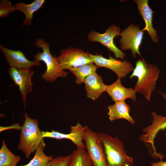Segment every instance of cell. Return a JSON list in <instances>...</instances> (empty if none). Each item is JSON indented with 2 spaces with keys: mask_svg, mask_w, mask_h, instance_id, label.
<instances>
[{
  "mask_svg": "<svg viewBox=\"0 0 166 166\" xmlns=\"http://www.w3.org/2000/svg\"><path fill=\"white\" fill-rule=\"evenodd\" d=\"M0 49L10 67L18 69H31L32 67L41 65L40 62L35 60L32 61L28 60L21 50L9 49L1 44L0 45Z\"/></svg>",
  "mask_w": 166,
  "mask_h": 166,
  "instance_id": "4fadbf2b",
  "label": "cell"
},
{
  "mask_svg": "<svg viewBox=\"0 0 166 166\" xmlns=\"http://www.w3.org/2000/svg\"><path fill=\"white\" fill-rule=\"evenodd\" d=\"M151 166H166V161L160 160L156 162L151 163Z\"/></svg>",
  "mask_w": 166,
  "mask_h": 166,
  "instance_id": "d4e9b609",
  "label": "cell"
},
{
  "mask_svg": "<svg viewBox=\"0 0 166 166\" xmlns=\"http://www.w3.org/2000/svg\"><path fill=\"white\" fill-rule=\"evenodd\" d=\"M109 111L107 114L111 121L120 119H124L133 124L135 123L134 119L130 114V106L125 101L115 102L113 105L108 107Z\"/></svg>",
  "mask_w": 166,
  "mask_h": 166,
  "instance_id": "e0dca14e",
  "label": "cell"
},
{
  "mask_svg": "<svg viewBox=\"0 0 166 166\" xmlns=\"http://www.w3.org/2000/svg\"><path fill=\"white\" fill-rule=\"evenodd\" d=\"M121 31L119 26L113 24L109 26L104 33L91 30L88 33L87 38L90 42H98L107 47L109 50L114 53L117 59L124 60L126 54L116 46L113 40L115 37L120 35Z\"/></svg>",
  "mask_w": 166,
  "mask_h": 166,
  "instance_id": "ba28073f",
  "label": "cell"
},
{
  "mask_svg": "<svg viewBox=\"0 0 166 166\" xmlns=\"http://www.w3.org/2000/svg\"><path fill=\"white\" fill-rule=\"evenodd\" d=\"M71 153L66 156H60L53 158L45 166H68Z\"/></svg>",
  "mask_w": 166,
  "mask_h": 166,
  "instance_id": "cb8c5ba5",
  "label": "cell"
},
{
  "mask_svg": "<svg viewBox=\"0 0 166 166\" xmlns=\"http://www.w3.org/2000/svg\"><path fill=\"white\" fill-rule=\"evenodd\" d=\"M134 2L136 4L139 12L145 23V27L142 31H147L152 41L155 43H158L159 37L152 25L153 14L154 12L149 6L148 0H135Z\"/></svg>",
  "mask_w": 166,
  "mask_h": 166,
  "instance_id": "5bb4252c",
  "label": "cell"
},
{
  "mask_svg": "<svg viewBox=\"0 0 166 166\" xmlns=\"http://www.w3.org/2000/svg\"><path fill=\"white\" fill-rule=\"evenodd\" d=\"M93 63L100 67L108 68L113 71L118 78H124L129 73L132 72L134 67L128 61L116 59L109 55V58L104 57L101 54L89 53Z\"/></svg>",
  "mask_w": 166,
  "mask_h": 166,
  "instance_id": "30bf717a",
  "label": "cell"
},
{
  "mask_svg": "<svg viewBox=\"0 0 166 166\" xmlns=\"http://www.w3.org/2000/svg\"><path fill=\"white\" fill-rule=\"evenodd\" d=\"M21 157L13 154L6 146L4 140L0 149V166H16Z\"/></svg>",
  "mask_w": 166,
  "mask_h": 166,
  "instance_id": "ffe728a7",
  "label": "cell"
},
{
  "mask_svg": "<svg viewBox=\"0 0 166 166\" xmlns=\"http://www.w3.org/2000/svg\"><path fill=\"white\" fill-rule=\"evenodd\" d=\"M45 2L44 0H35L29 4L20 2L14 5L16 10H19L23 13L25 15L22 26L31 25L34 13L41 8Z\"/></svg>",
  "mask_w": 166,
  "mask_h": 166,
  "instance_id": "ac0fdd59",
  "label": "cell"
},
{
  "mask_svg": "<svg viewBox=\"0 0 166 166\" xmlns=\"http://www.w3.org/2000/svg\"><path fill=\"white\" fill-rule=\"evenodd\" d=\"M104 146L108 166H132L133 157L127 155L123 143L118 137H113L104 132L97 133Z\"/></svg>",
  "mask_w": 166,
  "mask_h": 166,
  "instance_id": "3957f363",
  "label": "cell"
},
{
  "mask_svg": "<svg viewBox=\"0 0 166 166\" xmlns=\"http://www.w3.org/2000/svg\"><path fill=\"white\" fill-rule=\"evenodd\" d=\"M160 94L162 95V96L164 98V99H165V100H166V94L164 93H161V92H160Z\"/></svg>",
  "mask_w": 166,
  "mask_h": 166,
  "instance_id": "484cf974",
  "label": "cell"
},
{
  "mask_svg": "<svg viewBox=\"0 0 166 166\" xmlns=\"http://www.w3.org/2000/svg\"><path fill=\"white\" fill-rule=\"evenodd\" d=\"M83 140L93 166H108L104 146L98 139L97 133L87 127Z\"/></svg>",
  "mask_w": 166,
  "mask_h": 166,
  "instance_id": "52a82bcc",
  "label": "cell"
},
{
  "mask_svg": "<svg viewBox=\"0 0 166 166\" xmlns=\"http://www.w3.org/2000/svg\"><path fill=\"white\" fill-rule=\"evenodd\" d=\"M45 144L43 140L36 150L33 158L27 164L19 166H45L53 159V156H48L44 152Z\"/></svg>",
  "mask_w": 166,
  "mask_h": 166,
  "instance_id": "7402d4cb",
  "label": "cell"
},
{
  "mask_svg": "<svg viewBox=\"0 0 166 166\" xmlns=\"http://www.w3.org/2000/svg\"><path fill=\"white\" fill-rule=\"evenodd\" d=\"M115 102L125 101L130 98L135 101L136 92L134 88H126L123 86L121 79L118 78L111 85H107L106 91Z\"/></svg>",
  "mask_w": 166,
  "mask_h": 166,
  "instance_id": "2e32d148",
  "label": "cell"
},
{
  "mask_svg": "<svg viewBox=\"0 0 166 166\" xmlns=\"http://www.w3.org/2000/svg\"><path fill=\"white\" fill-rule=\"evenodd\" d=\"M84 83L87 97L93 100L98 99L104 92L106 91L107 86L103 83L102 77L96 72L88 76Z\"/></svg>",
  "mask_w": 166,
  "mask_h": 166,
  "instance_id": "9a60e30c",
  "label": "cell"
},
{
  "mask_svg": "<svg viewBox=\"0 0 166 166\" xmlns=\"http://www.w3.org/2000/svg\"><path fill=\"white\" fill-rule=\"evenodd\" d=\"M160 70L157 66L148 63L143 59H139L130 78L137 77V81L134 89L136 92L143 95L148 101L151 100L152 93L155 89L156 82L158 77Z\"/></svg>",
  "mask_w": 166,
  "mask_h": 166,
  "instance_id": "6da1fadb",
  "label": "cell"
},
{
  "mask_svg": "<svg viewBox=\"0 0 166 166\" xmlns=\"http://www.w3.org/2000/svg\"><path fill=\"white\" fill-rule=\"evenodd\" d=\"M68 166H93V164L85 148H77L71 153Z\"/></svg>",
  "mask_w": 166,
  "mask_h": 166,
  "instance_id": "d6986e66",
  "label": "cell"
},
{
  "mask_svg": "<svg viewBox=\"0 0 166 166\" xmlns=\"http://www.w3.org/2000/svg\"><path fill=\"white\" fill-rule=\"evenodd\" d=\"M87 127L86 125L83 126L78 122L75 125L70 127V132L68 134L63 133L53 130L51 132L42 131L44 138H51L58 140L69 139L76 146L77 148H85V145L83 141Z\"/></svg>",
  "mask_w": 166,
  "mask_h": 166,
  "instance_id": "7c38bea8",
  "label": "cell"
},
{
  "mask_svg": "<svg viewBox=\"0 0 166 166\" xmlns=\"http://www.w3.org/2000/svg\"><path fill=\"white\" fill-rule=\"evenodd\" d=\"M143 35L144 32L140 30L139 25L131 24L121 33V37L119 41L121 50L122 51L130 49L133 57H136L137 53L143 59L139 50Z\"/></svg>",
  "mask_w": 166,
  "mask_h": 166,
  "instance_id": "9c48e42d",
  "label": "cell"
},
{
  "mask_svg": "<svg viewBox=\"0 0 166 166\" xmlns=\"http://www.w3.org/2000/svg\"><path fill=\"white\" fill-rule=\"evenodd\" d=\"M16 10L14 6L8 0L0 1V18L8 17L9 14Z\"/></svg>",
  "mask_w": 166,
  "mask_h": 166,
  "instance_id": "603a6c76",
  "label": "cell"
},
{
  "mask_svg": "<svg viewBox=\"0 0 166 166\" xmlns=\"http://www.w3.org/2000/svg\"><path fill=\"white\" fill-rule=\"evenodd\" d=\"M34 44L35 46L42 48V52H37L34 56L35 60L43 62L46 67V70L41 76L43 79L51 83L59 77L65 78L69 73L62 69L57 57L52 55L48 42L43 38H39L36 40Z\"/></svg>",
  "mask_w": 166,
  "mask_h": 166,
  "instance_id": "277c9868",
  "label": "cell"
},
{
  "mask_svg": "<svg viewBox=\"0 0 166 166\" xmlns=\"http://www.w3.org/2000/svg\"><path fill=\"white\" fill-rule=\"evenodd\" d=\"M99 68L93 63L84 65L70 71L76 77V82L81 85L84 82L85 78L91 74L96 72L97 69Z\"/></svg>",
  "mask_w": 166,
  "mask_h": 166,
  "instance_id": "44dd1931",
  "label": "cell"
},
{
  "mask_svg": "<svg viewBox=\"0 0 166 166\" xmlns=\"http://www.w3.org/2000/svg\"><path fill=\"white\" fill-rule=\"evenodd\" d=\"M57 61L62 69L70 71L85 64L93 63L89 53L78 48L70 47L61 49Z\"/></svg>",
  "mask_w": 166,
  "mask_h": 166,
  "instance_id": "5b68a950",
  "label": "cell"
},
{
  "mask_svg": "<svg viewBox=\"0 0 166 166\" xmlns=\"http://www.w3.org/2000/svg\"><path fill=\"white\" fill-rule=\"evenodd\" d=\"M8 72L11 79L18 87L21 93L25 109L27 96L33 91L31 78L34 72L30 69H18L12 67L9 68Z\"/></svg>",
  "mask_w": 166,
  "mask_h": 166,
  "instance_id": "8fae6325",
  "label": "cell"
},
{
  "mask_svg": "<svg viewBox=\"0 0 166 166\" xmlns=\"http://www.w3.org/2000/svg\"><path fill=\"white\" fill-rule=\"evenodd\" d=\"M24 117V121L20 129L18 148L29 159L31 154L36 151L44 140V137L42 131L38 127V120L30 118L26 113H25Z\"/></svg>",
  "mask_w": 166,
  "mask_h": 166,
  "instance_id": "7a4b0ae2",
  "label": "cell"
},
{
  "mask_svg": "<svg viewBox=\"0 0 166 166\" xmlns=\"http://www.w3.org/2000/svg\"><path fill=\"white\" fill-rule=\"evenodd\" d=\"M153 120L151 124L142 130L144 134H141L139 140L143 142L147 147H150V154L154 158H160L162 155L158 153L154 145V140L158 132L166 128V116L158 115L155 112L151 113Z\"/></svg>",
  "mask_w": 166,
  "mask_h": 166,
  "instance_id": "8992f818",
  "label": "cell"
}]
</instances>
